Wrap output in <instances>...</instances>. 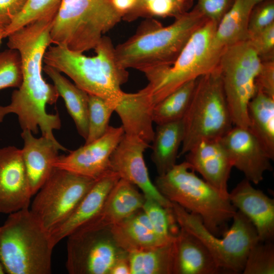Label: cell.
<instances>
[{
	"instance_id": "cell-1",
	"label": "cell",
	"mask_w": 274,
	"mask_h": 274,
	"mask_svg": "<svg viewBox=\"0 0 274 274\" xmlns=\"http://www.w3.org/2000/svg\"><path fill=\"white\" fill-rule=\"evenodd\" d=\"M53 19L31 22L14 31L7 37L9 49L20 54L23 80L14 90L11 102L0 106V118L9 114H16L22 130L37 133L51 129L57 121V115L48 114L47 105L55 104L59 96L54 85L47 83L42 74L44 54L51 44L50 29Z\"/></svg>"
},
{
	"instance_id": "cell-2",
	"label": "cell",
	"mask_w": 274,
	"mask_h": 274,
	"mask_svg": "<svg viewBox=\"0 0 274 274\" xmlns=\"http://www.w3.org/2000/svg\"><path fill=\"white\" fill-rule=\"evenodd\" d=\"M208 20L196 7L166 26L147 18L133 35L115 48L117 60L125 69L143 73L170 66L193 32Z\"/></svg>"
},
{
	"instance_id": "cell-3",
	"label": "cell",
	"mask_w": 274,
	"mask_h": 274,
	"mask_svg": "<svg viewBox=\"0 0 274 274\" xmlns=\"http://www.w3.org/2000/svg\"><path fill=\"white\" fill-rule=\"evenodd\" d=\"M154 185L169 201L199 216L204 226L218 236L228 229L237 211L229 198L199 178L185 161L158 175Z\"/></svg>"
},
{
	"instance_id": "cell-4",
	"label": "cell",
	"mask_w": 274,
	"mask_h": 274,
	"mask_svg": "<svg viewBox=\"0 0 274 274\" xmlns=\"http://www.w3.org/2000/svg\"><path fill=\"white\" fill-rule=\"evenodd\" d=\"M54 246L29 208L9 214L0 226V262L7 273H51Z\"/></svg>"
},
{
	"instance_id": "cell-5",
	"label": "cell",
	"mask_w": 274,
	"mask_h": 274,
	"mask_svg": "<svg viewBox=\"0 0 274 274\" xmlns=\"http://www.w3.org/2000/svg\"><path fill=\"white\" fill-rule=\"evenodd\" d=\"M122 18L111 0H62L51 24V44L81 53L94 49Z\"/></svg>"
},
{
	"instance_id": "cell-6",
	"label": "cell",
	"mask_w": 274,
	"mask_h": 274,
	"mask_svg": "<svg viewBox=\"0 0 274 274\" xmlns=\"http://www.w3.org/2000/svg\"><path fill=\"white\" fill-rule=\"evenodd\" d=\"M217 25L208 20L193 32L171 65L144 73L153 107L183 84L218 66L225 49H217L213 43Z\"/></svg>"
},
{
	"instance_id": "cell-7",
	"label": "cell",
	"mask_w": 274,
	"mask_h": 274,
	"mask_svg": "<svg viewBox=\"0 0 274 274\" xmlns=\"http://www.w3.org/2000/svg\"><path fill=\"white\" fill-rule=\"evenodd\" d=\"M182 119L184 137L179 156L202 140H219L233 127L218 65L196 79L189 106Z\"/></svg>"
},
{
	"instance_id": "cell-8",
	"label": "cell",
	"mask_w": 274,
	"mask_h": 274,
	"mask_svg": "<svg viewBox=\"0 0 274 274\" xmlns=\"http://www.w3.org/2000/svg\"><path fill=\"white\" fill-rule=\"evenodd\" d=\"M172 204L179 227L202 242L224 273H242L250 249L259 240L254 226L242 213L236 211L230 227L220 237L204 226L199 216Z\"/></svg>"
},
{
	"instance_id": "cell-9",
	"label": "cell",
	"mask_w": 274,
	"mask_h": 274,
	"mask_svg": "<svg viewBox=\"0 0 274 274\" xmlns=\"http://www.w3.org/2000/svg\"><path fill=\"white\" fill-rule=\"evenodd\" d=\"M261 60L248 40L228 46L219 62L223 87L235 126L249 127V102L255 94Z\"/></svg>"
},
{
	"instance_id": "cell-10",
	"label": "cell",
	"mask_w": 274,
	"mask_h": 274,
	"mask_svg": "<svg viewBox=\"0 0 274 274\" xmlns=\"http://www.w3.org/2000/svg\"><path fill=\"white\" fill-rule=\"evenodd\" d=\"M96 180L55 168L29 209L49 233L72 214Z\"/></svg>"
},
{
	"instance_id": "cell-11",
	"label": "cell",
	"mask_w": 274,
	"mask_h": 274,
	"mask_svg": "<svg viewBox=\"0 0 274 274\" xmlns=\"http://www.w3.org/2000/svg\"><path fill=\"white\" fill-rule=\"evenodd\" d=\"M46 65L69 77L88 94L100 97L115 107L121 99L125 82L105 70L95 56L87 57L63 45L49 46L43 58Z\"/></svg>"
},
{
	"instance_id": "cell-12",
	"label": "cell",
	"mask_w": 274,
	"mask_h": 274,
	"mask_svg": "<svg viewBox=\"0 0 274 274\" xmlns=\"http://www.w3.org/2000/svg\"><path fill=\"white\" fill-rule=\"evenodd\" d=\"M66 269L70 274H110L128 253L120 247L111 227L83 225L67 237Z\"/></svg>"
},
{
	"instance_id": "cell-13",
	"label": "cell",
	"mask_w": 274,
	"mask_h": 274,
	"mask_svg": "<svg viewBox=\"0 0 274 274\" xmlns=\"http://www.w3.org/2000/svg\"><path fill=\"white\" fill-rule=\"evenodd\" d=\"M150 147L140 138L124 134L110 157V169L139 187L145 198L171 208L172 202L159 192L150 178L144 158V152Z\"/></svg>"
},
{
	"instance_id": "cell-14",
	"label": "cell",
	"mask_w": 274,
	"mask_h": 274,
	"mask_svg": "<svg viewBox=\"0 0 274 274\" xmlns=\"http://www.w3.org/2000/svg\"><path fill=\"white\" fill-rule=\"evenodd\" d=\"M122 126H110L101 137L67 155L58 156L54 162L55 168L95 180L110 170V157L123 138Z\"/></svg>"
},
{
	"instance_id": "cell-15",
	"label": "cell",
	"mask_w": 274,
	"mask_h": 274,
	"mask_svg": "<svg viewBox=\"0 0 274 274\" xmlns=\"http://www.w3.org/2000/svg\"><path fill=\"white\" fill-rule=\"evenodd\" d=\"M219 141L233 167L252 183L259 184L264 174L272 170V160L248 127L233 126Z\"/></svg>"
},
{
	"instance_id": "cell-16",
	"label": "cell",
	"mask_w": 274,
	"mask_h": 274,
	"mask_svg": "<svg viewBox=\"0 0 274 274\" xmlns=\"http://www.w3.org/2000/svg\"><path fill=\"white\" fill-rule=\"evenodd\" d=\"M32 196L21 149L13 146L0 148V213L28 208Z\"/></svg>"
},
{
	"instance_id": "cell-17",
	"label": "cell",
	"mask_w": 274,
	"mask_h": 274,
	"mask_svg": "<svg viewBox=\"0 0 274 274\" xmlns=\"http://www.w3.org/2000/svg\"><path fill=\"white\" fill-rule=\"evenodd\" d=\"M185 155V161L202 179L228 198L232 163L219 140H202Z\"/></svg>"
},
{
	"instance_id": "cell-18",
	"label": "cell",
	"mask_w": 274,
	"mask_h": 274,
	"mask_svg": "<svg viewBox=\"0 0 274 274\" xmlns=\"http://www.w3.org/2000/svg\"><path fill=\"white\" fill-rule=\"evenodd\" d=\"M228 198L235 208L253 224L262 241L274 239V199L255 188L245 178L229 192Z\"/></svg>"
},
{
	"instance_id": "cell-19",
	"label": "cell",
	"mask_w": 274,
	"mask_h": 274,
	"mask_svg": "<svg viewBox=\"0 0 274 274\" xmlns=\"http://www.w3.org/2000/svg\"><path fill=\"white\" fill-rule=\"evenodd\" d=\"M120 179L116 173L110 169L95 180L72 214L50 233L54 246L99 214L110 192Z\"/></svg>"
},
{
	"instance_id": "cell-20",
	"label": "cell",
	"mask_w": 274,
	"mask_h": 274,
	"mask_svg": "<svg viewBox=\"0 0 274 274\" xmlns=\"http://www.w3.org/2000/svg\"><path fill=\"white\" fill-rule=\"evenodd\" d=\"M24 141L22 154L31 191L35 195L49 179L55 169L58 150L67 149L59 143L42 136L35 137L29 130H22Z\"/></svg>"
},
{
	"instance_id": "cell-21",
	"label": "cell",
	"mask_w": 274,
	"mask_h": 274,
	"mask_svg": "<svg viewBox=\"0 0 274 274\" xmlns=\"http://www.w3.org/2000/svg\"><path fill=\"white\" fill-rule=\"evenodd\" d=\"M153 106L148 85L135 93L123 92L115 109L120 117L124 134L140 138L148 144L152 143Z\"/></svg>"
},
{
	"instance_id": "cell-22",
	"label": "cell",
	"mask_w": 274,
	"mask_h": 274,
	"mask_svg": "<svg viewBox=\"0 0 274 274\" xmlns=\"http://www.w3.org/2000/svg\"><path fill=\"white\" fill-rule=\"evenodd\" d=\"M145 200L144 194L134 185L120 178L111 190L99 214L84 225L112 227L141 210Z\"/></svg>"
},
{
	"instance_id": "cell-23",
	"label": "cell",
	"mask_w": 274,
	"mask_h": 274,
	"mask_svg": "<svg viewBox=\"0 0 274 274\" xmlns=\"http://www.w3.org/2000/svg\"><path fill=\"white\" fill-rule=\"evenodd\" d=\"M174 274L224 273L207 247L180 227L175 238Z\"/></svg>"
},
{
	"instance_id": "cell-24",
	"label": "cell",
	"mask_w": 274,
	"mask_h": 274,
	"mask_svg": "<svg viewBox=\"0 0 274 274\" xmlns=\"http://www.w3.org/2000/svg\"><path fill=\"white\" fill-rule=\"evenodd\" d=\"M111 231L120 247L128 254L165 244L155 233L142 209L112 226Z\"/></svg>"
},
{
	"instance_id": "cell-25",
	"label": "cell",
	"mask_w": 274,
	"mask_h": 274,
	"mask_svg": "<svg viewBox=\"0 0 274 274\" xmlns=\"http://www.w3.org/2000/svg\"><path fill=\"white\" fill-rule=\"evenodd\" d=\"M184 137L183 119L157 125L152 141L151 159L158 175L166 174L176 164Z\"/></svg>"
},
{
	"instance_id": "cell-26",
	"label": "cell",
	"mask_w": 274,
	"mask_h": 274,
	"mask_svg": "<svg viewBox=\"0 0 274 274\" xmlns=\"http://www.w3.org/2000/svg\"><path fill=\"white\" fill-rule=\"evenodd\" d=\"M254 6L250 0H234L217 25L213 40L215 48L224 50L249 40V21Z\"/></svg>"
},
{
	"instance_id": "cell-27",
	"label": "cell",
	"mask_w": 274,
	"mask_h": 274,
	"mask_svg": "<svg viewBox=\"0 0 274 274\" xmlns=\"http://www.w3.org/2000/svg\"><path fill=\"white\" fill-rule=\"evenodd\" d=\"M43 70L52 80L79 134L86 139L88 131V94L71 83L55 68L45 65Z\"/></svg>"
},
{
	"instance_id": "cell-28",
	"label": "cell",
	"mask_w": 274,
	"mask_h": 274,
	"mask_svg": "<svg viewBox=\"0 0 274 274\" xmlns=\"http://www.w3.org/2000/svg\"><path fill=\"white\" fill-rule=\"evenodd\" d=\"M249 128L274 159V98L259 90L249 102Z\"/></svg>"
},
{
	"instance_id": "cell-29",
	"label": "cell",
	"mask_w": 274,
	"mask_h": 274,
	"mask_svg": "<svg viewBox=\"0 0 274 274\" xmlns=\"http://www.w3.org/2000/svg\"><path fill=\"white\" fill-rule=\"evenodd\" d=\"M175 238L129 253L130 274H174Z\"/></svg>"
},
{
	"instance_id": "cell-30",
	"label": "cell",
	"mask_w": 274,
	"mask_h": 274,
	"mask_svg": "<svg viewBox=\"0 0 274 274\" xmlns=\"http://www.w3.org/2000/svg\"><path fill=\"white\" fill-rule=\"evenodd\" d=\"M196 79L190 81L156 104L152 119L157 125L181 120L189 106Z\"/></svg>"
},
{
	"instance_id": "cell-31",
	"label": "cell",
	"mask_w": 274,
	"mask_h": 274,
	"mask_svg": "<svg viewBox=\"0 0 274 274\" xmlns=\"http://www.w3.org/2000/svg\"><path fill=\"white\" fill-rule=\"evenodd\" d=\"M193 0H137L134 6L124 14L122 19L128 22L140 17L175 18L189 11Z\"/></svg>"
},
{
	"instance_id": "cell-32",
	"label": "cell",
	"mask_w": 274,
	"mask_h": 274,
	"mask_svg": "<svg viewBox=\"0 0 274 274\" xmlns=\"http://www.w3.org/2000/svg\"><path fill=\"white\" fill-rule=\"evenodd\" d=\"M142 209L162 242L166 243L176 238L180 227L172 207L165 208L153 199L145 198Z\"/></svg>"
},
{
	"instance_id": "cell-33",
	"label": "cell",
	"mask_w": 274,
	"mask_h": 274,
	"mask_svg": "<svg viewBox=\"0 0 274 274\" xmlns=\"http://www.w3.org/2000/svg\"><path fill=\"white\" fill-rule=\"evenodd\" d=\"M62 0H27L21 12L5 27L4 38L36 21L53 19Z\"/></svg>"
},
{
	"instance_id": "cell-34",
	"label": "cell",
	"mask_w": 274,
	"mask_h": 274,
	"mask_svg": "<svg viewBox=\"0 0 274 274\" xmlns=\"http://www.w3.org/2000/svg\"><path fill=\"white\" fill-rule=\"evenodd\" d=\"M115 109V107L106 99L88 94V131L85 144L97 140L107 131Z\"/></svg>"
},
{
	"instance_id": "cell-35",
	"label": "cell",
	"mask_w": 274,
	"mask_h": 274,
	"mask_svg": "<svg viewBox=\"0 0 274 274\" xmlns=\"http://www.w3.org/2000/svg\"><path fill=\"white\" fill-rule=\"evenodd\" d=\"M244 274H273L274 244L273 241L258 240L250 249Z\"/></svg>"
},
{
	"instance_id": "cell-36",
	"label": "cell",
	"mask_w": 274,
	"mask_h": 274,
	"mask_svg": "<svg viewBox=\"0 0 274 274\" xmlns=\"http://www.w3.org/2000/svg\"><path fill=\"white\" fill-rule=\"evenodd\" d=\"M23 74L21 57L18 51L9 49L0 52V90L19 88Z\"/></svg>"
},
{
	"instance_id": "cell-37",
	"label": "cell",
	"mask_w": 274,
	"mask_h": 274,
	"mask_svg": "<svg viewBox=\"0 0 274 274\" xmlns=\"http://www.w3.org/2000/svg\"><path fill=\"white\" fill-rule=\"evenodd\" d=\"M273 23L274 0H265L255 5L249 21V38Z\"/></svg>"
},
{
	"instance_id": "cell-38",
	"label": "cell",
	"mask_w": 274,
	"mask_h": 274,
	"mask_svg": "<svg viewBox=\"0 0 274 274\" xmlns=\"http://www.w3.org/2000/svg\"><path fill=\"white\" fill-rule=\"evenodd\" d=\"M248 41L261 61L273 60L274 23L250 37Z\"/></svg>"
},
{
	"instance_id": "cell-39",
	"label": "cell",
	"mask_w": 274,
	"mask_h": 274,
	"mask_svg": "<svg viewBox=\"0 0 274 274\" xmlns=\"http://www.w3.org/2000/svg\"><path fill=\"white\" fill-rule=\"evenodd\" d=\"M234 0H197L196 7L209 20L217 24L232 5Z\"/></svg>"
},
{
	"instance_id": "cell-40",
	"label": "cell",
	"mask_w": 274,
	"mask_h": 274,
	"mask_svg": "<svg viewBox=\"0 0 274 274\" xmlns=\"http://www.w3.org/2000/svg\"><path fill=\"white\" fill-rule=\"evenodd\" d=\"M256 86L257 90L274 98V59L261 61Z\"/></svg>"
},
{
	"instance_id": "cell-41",
	"label": "cell",
	"mask_w": 274,
	"mask_h": 274,
	"mask_svg": "<svg viewBox=\"0 0 274 274\" xmlns=\"http://www.w3.org/2000/svg\"><path fill=\"white\" fill-rule=\"evenodd\" d=\"M27 0H0V25L6 26L21 12Z\"/></svg>"
},
{
	"instance_id": "cell-42",
	"label": "cell",
	"mask_w": 274,
	"mask_h": 274,
	"mask_svg": "<svg viewBox=\"0 0 274 274\" xmlns=\"http://www.w3.org/2000/svg\"><path fill=\"white\" fill-rule=\"evenodd\" d=\"M110 274H130L128 257L120 259L112 266Z\"/></svg>"
},
{
	"instance_id": "cell-43",
	"label": "cell",
	"mask_w": 274,
	"mask_h": 274,
	"mask_svg": "<svg viewBox=\"0 0 274 274\" xmlns=\"http://www.w3.org/2000/svg\"><path fill=\"white\" fill-rule=\"evenodd\" d=\"M137 0H111L115 9L123 15L129 11Z\"/></svg>"
},
{
	"instance_id": "cell-44",
	"label": "cell",
	"mask_w": 274,
	"mask_h": 274,
	"mask_svg": "<svg viewBox=\"0 0 274 274\" xmlns=\"http://www.w3.org/2000/svg\"><path fill=\"white\" fill-rule=\"evenodd\" d=\"M5 26L0 25V44L2 40L4 38Z\"/></svg>"
},
{
	"instance_id": "cell-45",
	"label": "cell",
	"mask_w": 274,
	"mask_h": 274,
	"mask_svg": "<svg viewBox=\"0 0 274 274\" xmlns=\"http://www.w3.org/2000/svg\"><path fill=\"white\" fill-rule=\"evenodd\" d=\"M252 3L253 4L255 5L262 1H264L265 0H250Z\"/></svg>"
},
{
	"instance_id": "cell-46",
	"label": "cell",
	"mask_w": 274,
	"mask_h": 274,
	"mask_svg": "<svg viewBox=\"0 0 274 274\" xmlns=\"http://www.w3.org/2000/svg\"><path fill=\"white\" fill-rule=\"evenodd\" d=\"M5 270L3 268V267L0 262V274H4L5 273Z\"/></svg>"
}]
</instances>
